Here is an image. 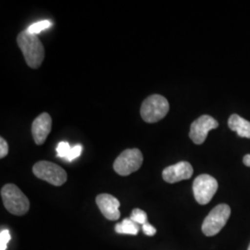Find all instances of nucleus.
I'll list each match as a JSON object with an SVG mask.
<instances>
[{
  "label": "nucleus",
  "mask_w": 250,
  "mask_h": 250,
  "mask_svg": "<svg viewBox=\"0 0 250 250\" xmlns=\"http://www.w3.org/2000/svg\"><path fill=\"white\" fill-rule=\"evenodd\" d=\"M17 43L27 65L33 69L39 68L45 59V48L38 36L29 34L25 30L19 34Z\"/></svg>",
  "instance_id": "nucleus-1"
},
{
  "label": "nucleus",
  "mask_w": 250,
  "mask_h": 250,
  "mask_svg": "<svg viewBox=\"0 0 250 250\" xmlns=\"http://www.w3.org/2000/svg\"><path fill=\"white\" fill-rule=\"evenodd\" d=\"M1 197L5 208L11 214L21 216L26 214L30 202L21 190L15 185L8 184L1 189Z\"/></svg>",
  "instance_id": "nucleus-2"
},
{
  "label": "nucleus",
  "mask_w": 250,
  "mask_h": 250,
  "mask_svg": "<svg viewBox=\"0 0 250 250\" xmlns=\"http://www.w3.org/2000/svg\"><path fill=\"white\" fill-rule=\"evenodd\" d=\"M170 105L168 100L161 95H152L144 100L140 114L147 124H155L162 120L169 112Z\"/></svg>",
  "instance_id": "nucleus-3"
},
{
  "label": "nucleus",
  "mask_w": 250,
  "mask_h": 250,
  "mask_svg": "<svg viewBox=\"0 0 250 250\" xmlns=\"http://www.w3.org/2000/svg\"><path fill=\"white\" fill-rule=\"evenodd\" d=\"M231 215V208L226 204L216 206L207 216L202 224V232L207 236H214L227 224Z\"/></svg>",
  "instance_id": "nucleus-4"
},
{
  "label": "nucleus",
  "mask_w": 250,
  "mask_h": 250,
  "mask_svg": "<svg viewBox=\"0 0 250 250\" xmlns=\"http://www.w3.org/2000/svg\"><path fill=\"white\" fill-rule=\"evenodd\" d=\"M143 163V154L137 148L122 152L113 163V169L119 175L127 176L139 170Z\"/></svg>",
  "instance_id": "nucleus-5"
},
{
  "label": "nucleus",
  "mask_w": 250,
  "mask_h": 250,
  "mask_svg": "<svg viewBox=\"0 0 250 250\" xmlns=\"http://www.w3.org/2000/svg\"><path fill=\"white\" fill-rule=\"evenodd\" d=\"M33 172L37 178L56 187L62 186L67 181L66 171L59 165L49 161H42L36 163L33 167Z\"/></svg>",
  "instance_id": "nucleus-6"
},
{
  "label": "nucleus",
  "mask_w": 250,
  "mask_h": 250,
  "mask_svg": "<svg viewBox=\"0 0 250 250\" xmlns=\"http://www.w3.org/2000/svg\"><path fill=\"white\" fill-rule=\"evenodd\" d=\"M217 190V180L208 174H201L197 176L193 183L194 197L200 205H207L214 197Z\"/></svg>",
  "instance_id": "nucleus-7"
},
{
  "label": "nucleus",
  "mask_w": 250,
  "mask_h": 250,
  "mask_svg": "<svg viewBox=\"0 0 250 250\" xmlns=\"http://www.w3.org/2000/svg\"><path fill=\"white\" fill-rule=\"evenodd\" d=\"M218 126L219 124L214 118L208 115H202L191 125L189 137L196 145H201L205 142L208 132L216 129Z\"/></svg>",
  "instance_id": "nucleus-8"
},
{
  "label": "nucleus",
  "mask_w": 250,
  "mask_h": 250,
  "mask_svg": "<svg viewBox=\"0 0 250 250\" xmlns=\"http://www.w3.org/2000/svg\"><path fill=\"white\" fill-rule=\"evenodd\" d=\"M193 172V167L189 162L180 161L176 164L165 168L162 171V178L169 184H174L183 180L191 178Z\"/></svg>",
  "instance_id": "nucleus-9"
},
{
  "label": "nucleus",
  "mask_w": 250,
  "mask_h": 250,
  "mask_svg": "<svg viewBox=\"0 0 250 250\" xmlns=\"http://www.w3.org/2000/svg\"><path fill=\"white\" fill-rule=\"evenodd\" d=\"M52 119L46 112L36 117L32 125V134L36 145H43L51 132Z\"/></svg>",
  "instance_id": "nucleus-10"
},
{
  "label": "nucleus",
  "mask_w": 250,
  "mask_h": 250,
  "mask_svg": "<svg viewBox=\"0 0 250 250\" xmlns=\"http://www.w3.org/2000/svg\"><path fill=\"white\" fill-rule=\"evenodd\" d=\"M96 202L100 211L107 220L116 221L121 217L119 210L120 201L116 197L108 194H101L96 198Z\"/></svg>",
  "instance_id": "nucleus-11"
},
{
  "label": "nucleus",
  "mask_w": 250,
  "mask_h": 250,
  "mask_svg": "<svg viewBox=\"0 0 250 250\" xmlns=\"http://www.w3.org/2000/svg\"><path fill=\"white\" fill-rule=\"evenodd\" d=\"M228 125L230 129L233 132H236L240 137L250 139V122L246 119L237 114H232L229 118Z\"/></svg>",
  "instance_id": "nucleus-12"
},
{
  "label": "nucleus",
  "mask_w": 250,
  "mask_h": 250,
  "mask_svg": "<svg viewBox=\"0 0 250 250\" xmlns=\"http://www.w3.org/2000/svg\"><path fill=\"white\" fill-rule=\"evenodd\" d=\"M115 231L121 234L136 235L139 232V227L131 219H125L122 223L117 224Z\"/></svg>",
  "instance_id": "nucleus-13"
},
{
  "label": "nucleus",
  "mask_w": 250,
  "mask_h": 250,
  "mask_svg": "<svg viewBox=\"0 0 250 250\" xmlns=\"http://www.w3.org/2000/svg\"><path fill=\"white\" fill-rule=\"evenodd\" d=\"M52 25V22L50 21H37L36 23H33L31 26L28 27L26 29L27 32L29 34H32V35H37L39 33H41L42 31H44L45 29H48L49 27Z\"/></svg>",
  "instance_id": "nucleus-14"
},
{
  "label": "nucleus",
  "mask_w": 250,
  "mask_h": 250,
  "mask_svg": "<svg viewBox=\"0 0 250 250\" xmlns=\"http://www.w3.org/2000/svg\"><path fill=\"white\" fill-rule=\"evenodd\" d=\"M130 219L132 221H134L135 224H142V225H144V224L147 223L146 213L142 209H140V208H134Z\"/></svg>",
  "instance_id": "nucleus-15"
},
{
  "label": "nucleus",
  "mask_w": 250,
  "mask_h": 250,
  "mask_svg": "<svg viewBox=\"0 0 250 250\" xmlns=\"http://www.w3.org/2000/svg\"><path fill=\"white\" fill-rule=\"evenodd\" d=\"M72 147L67 142H61L57 146V156L62 159H66Z\"/></svg>",
  "instance_id": "nucleus-16"
},
{
  "label": "nucleus",
  "mask_w": 250,
  "mask_h": 250,
  "mask_svg": "<svg viewBox=\"0 0 250 250\" xmlns=\"http://www.w3.org/2000/svg\"><path fill=\"white\" fill-rule=\"evenodd\" d=\"M11 239V235L8 229H4L0 232V250H6L8 244Z\"/></svg>",
  "instance_id": "nucleus-17"
},
{
  "label": "nucleus",
  "mask_w": 250,
  "mask_h": 250,
  "mask_svg": "<svg viewBox=\"0 0 250 250\" xmlns=\"http://www.w3.org/2000/svg\"><path fill=\"white\" fill-rule=\"evenodd\" d=\"M82 151H83V146H82L81 145L74 146L73 147H72V149H71V151L69 153V155L67 156L66 161H72L73 160H75L76 158L80 157Z\"/></svg>",
  "instance_id": "nucleus-18"
},
{
  "label": "nucleus",
  "mask_w": 250,
  "mask_h": 250,
  "mask_svg": "<svg viewBox=\"0 0 250 250\" xmlns=\"http://www.w3.org/2000/svg\"><path fill=\"white\" fill-rule=\"evenodd\" d=\"M9 153V145L7 143V141L1 137L0 138V158L3 159L5 158Z\"/></svg>",
  "instance_id": "nucleus-19"
},
{
  "label": "nucleus",
  "mask_w": 250,
  "mask_h": 250,
  "mask_svg": "<svg viewBox=\"0 0 250 250\" xmlns=\"http://www.w3.org/2000/svg\"><path fill=\"white\" fill-rule=\"evenodd\" d=\"M142 229H143V232H145L146 235H148V236H153V235H155V233L157 232L156 228H155L153 225H151V224H148V223H146V224L142 225Z\"/></svg>",
  "instance_id": "nucleus-20"
},
{
  "label": "nucleus",
  "mask_w": 250,
  "mask_h": 250,
  "mask_svg": "<svg viewBox=\"0 0 250 250\" xmlns=\"http://www.w3.org/2000/svg\"><path fill=\"white\" fill-rule=\"evenodd\" d=\"M243 162H244V164H245L246 166L250 167V154H248V155H246V156L244 157Z\"/></svg>",
  "instance_id": "nucleus-21"
},
{
  "label": "nucleus",
  "mask_w": 250,
  "mask_h": 250,
  "mask_svg": "<svg viewBox=\"0 0 250 250\" xmlns=\"http://www.w3.org/2000/svg\"><path fill=\"white\" fill-rule=\"evenodd\" d=\"M250 250V247H249V250Z\"/></svg>",
  "instance_id": "nucleus-22"
}]
</instances>
